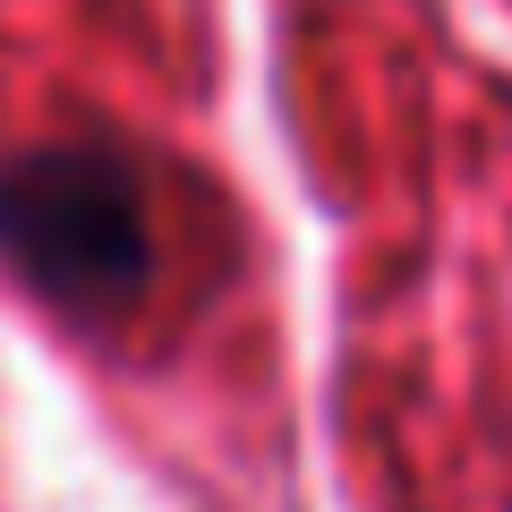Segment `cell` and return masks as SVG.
I'll return each mask as SVG.
<instances>
[{"mask_svg":"<svg viewBox=\"0 0 512 512\" xmlns=\"http://www.w3.org/2000/svg\"><path fill=\"white\" fill-rule=\"evenodd\" d=\"M0 248L69 308H111L146 274L137 188L111 154H35L0 180Z\"/></svg>","mask_w":512,"mask_h":512,"instance_id":"cell-1","label":"cell"}]
</instances>
